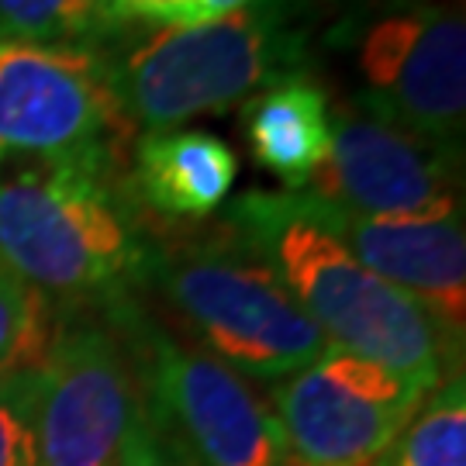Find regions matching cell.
<instances>
[{
    "label": "cell",
    "mask_w": 466,
    "mask_h": 466,
    "mask_svg": "<svg viewBox=\"0 0 466 466\" xmlns=\"http://www.w3.org/2000/svg\"><path fill=\"white\" fill-rule=\"evenodd\" d=\"M298 211L332 235L367 269L429 308L456 350L466 332V238L460 221H390L346 211L308 190L290 194Z\"/></svg>",
    "instance_id": "obj_11"
},
{
    "label": "cell",
    "mask_w": 466,
    "mask_h": 466,
    "mask_svg": "<svg viewBox=\"0 0 466 466\" xmlns=\"http://www.w3.org/2000/svg\"><path fill=\"white\" fill-rule=\"evenodd\" d=\"M117 466H198V463L187 456L184 446L173 435H167L152 421L146 404L135 394L128 429H125L121 450H117Z\"/></svg>",
    "instance_id": "obj_18"
},
{
    "label": "cell",
    "mask_w": 466,
    "mask_h": 466,
    "mask_svg": "<svg viewBox=\"0 0 466 466\" xmlns=\"http://www.w3.org/2000/svg\"><path fill=\"white\" fill-rule=\"evenodd\" d=\"M115 329L132 367L135 394L152 421L198 466H287L277 418L225 363L187 346L138 304L121 298L94 308Z\"/></svg>",
    "instance_id": "obj_5"
},
{
    "label": "cell",
    "mask_w": 466,
    "mask_h": 466,
    "mask_svg": "<svg viewBox=\"0 0 466 466\" xmlns=\"http://www.w3.org/2000/svg\"><path fill=\"white\" fill-rule=\"evenodd\" d=\"M200 7L204 0H104V15L115 32H121L125 25H200Z\"/></svg>",
    "instance_id": "obj_19"
},
{
    "label": "cell",
    "mask_w": 466,
    "mask_h": 466,
    "mask_svg": "<svg viewBox=\"0 0 466 466\" xmlns=\"http://www.w3.org/2000/svg\"><path fill=\"white\" fill-rule=\"evenodd\" d=\"M367 90L356 107L463 156L466 21L439 0H363L339 21Z\"/></svg>",
    "instance_id": "obj_6"
},
{
    "label": "cell",
    "mask_w": 466,
    "mask_h": 466,
    "mask_svg": "<svg viewBox=\"0 0 466 466\" xmlns=\"http://www.w3.org/2000/svg\"><path fill=\"white\" fill-rule=\"evenodd\" d=\"M0 466H46L38 439V370L0 377Z\"/></svg>",
    "instance_id": "obj_17"
},
{
    "label": "cell",
    "mask_w": 466,
    "mask_h": 466,
    "mask_svg": "<svg viewBox=\"0 0 466 466\" xmlns=\"http://www.w3.org/2000/svg\"><path fill=\"white\" fill-rule=\"evenodd\" d=\"M252 4H263V0H204L200 7V21H215V17L235 15V11H246Z\"/></svg>",
    "instance_id": "obj_20"
},
{
    "label": "cell",
    "mask_w": 466,
    "mask_h": 466,
    "mask_svg": "<svg viewBox=\"0 0 466 466\" xmlns=\"http://www.w3.org/2000/svg\"><path fill=\"white\" fill-rule=\"evenodd\" d=\"M429 398L398 370L329 350L273 383L287 466H377Z\"/></svg>",
    "instance_id": "obj_8"
},
{
    "label": "cell",
    "mask_w": 466,
    "mask_h": 466,
    "mask_svg": "<svg viewBox=\"0 0 466 466\" xmlns=\"http://www.w3.org/2000/svg\"><path fill=\"white\" fill-rule=\"evenodd\" d=\"M238 177L235 149L211 132L169 128L138 135L128 173V198L167 225H187L218 215Z\"/></svg>",
    "instance_id": "obj_12"
},
{
    "label": "cell",
    "mask_w": 466,
    "mask_h": 466,
    "mask_svg": "<svg viewBox=\"0 0 466 466\" xmlns=\"http://www.w3.org/2000/svg\"><path fill=\"white\" fill-rule=\"evenodd\" d=\"M56 329V308L7 267H0V377L42 363Z\"/></svg>",
    "instance_id": "obj_16"
},
{
    "label": "cell",
    "mask_w": 466,
    "mask_h": 466,
    "mask_svg": "<svg viewBox=\"0 0 466 466\" xmlns=\"http://www.w3.org/2000/svg\"><path fill=\"white\" fill-rule=\"evenodd\" d=\"M152 256L156 238L111 167L0 177V267L56 311L135 298Z\"/></svg>",
    "instance_id": "obj_2"
},
{
    "label": "cell",
    "mask_w": 466,
    "mask_h": 466,
    "mask_svg": "<svg viewBox=\"0 0 466 466\" xmlns=\"http://www.w3.org/2000/svg\"><path fill=\"white\" fill-rule=\"evenodd\" d=\"M242 135L252 159L290 194L308 190L332 142V107L315 76H294L242 104Z\"/></svg>",
    "instance_id": "obj_13"
},
{
    "label": "cell",
    "mask_w": 466,
    "mask_h": 466,
    "mask_svg": "<svg viewBox=\"0 0 466 466\" xmlns=\"http://www.w3.org/2000/svg\"><path fill=\"white\" fill-rule=\"evenodd\" d=\"M225 232L280 280L332 350L398 370L429 394L446 380L450 356L463 360L429 308L308 221L290 190L232 198L225 204Z\"/></svg>",
    "instance_id": "obj_1"
},
{
    "label": "cell",
    "mask_w": 466,
    "mask_h": 466,
    "mask_svg": "<svg viewBox=\"0 0 466 466\" xmlns=\"http://www.w3.org/2000/svg\"><path fill=\"white\" fill-rule=\"evenodd\" d=\"M308 194L390 221H460L463 156L346 104L332 111V142Z\"/></svg>",
    "instance_id": "obj_10"
},
{
    "label": "cell",
    "mask_w": 466,
    "mask_h": 466,
    "mask_svg": "<svg viewBox=\"0 0 466 466\" xmlns=\"http://www.w3.org/2000/svg\"><path fill=\"white\" fill-rule=\"evenodd\" d=\"M117 35L104 0H0V38L52 49H104Z\"/></svg>",
    "instance_id": "obj_15"
},
{
    "label": "cell",
    "mask_w": 466,
    "mask_h": 466,
    "mask_svg": "<svg viewBox=\"0 0 466 466\" xmlns=\"http://www.w3.org/2000/svg\"><path fill=\"white\" fill-rule=\"evenodd\" d=\"M180 318L198 350L249 380H287L332 350L280 280L232 235L221 242H156L142 290Z\"/></svg>",
    "instance_id": "obj_4"
},
{
    "label": "cell",
    "mask_w": 466,
    "mask_h": 466,
    "mask_svg": "<svg viewBox=\"0 0 466 466\" xmlns=\"http://www.w3.org/2000/svg\"><path fill=\"white\" fill-rule=\"evenodd\" d=\"M377 466H466V383L450 373Z\"/></svg>",
    "instance_id": "obj_14"
},
{
    "label": "cell",
    "mask_w": 466,
    "mask_h": 466,
    "mask_svg": "<svg viewBox=\"0 0 466 466\" xmlns=\"http://www.w3.org/2000/svg\"><path fill=\"white\" fill-rule=\"evenodd\" d=\"M117 111L146 132H169L198 115L242 107L294 76H311V28L294 0H263L246 11L159 28L125 56L104 49Z\"/></svg>",
    "instance_id": "obj_3"
},
{
    "label": "cell",
    "mask_w": 466,
    "mask_h": 466,
    "mask_svg": "<svg viewBox=\"0 0 466 466\" xmlns=\"http://www.w3.org/2000/svg\"><path fill=\"white\" fill-rule=\"evenodd\" d=\"M121 125L104 49L0 38V169L111 167Z\"/></svg>",
    "instance_id": "obj_7"
},
{
    "label": "cell",
    "mask_w": 466,
    "mask_h": 466,
    "mask_svg": "<svg viewBox=\"0 0 466 466\" xmlns=\"http://www.w3.org/2000/svg\"><path fill=\"white\" fill-rule=\"evenodd\" d=\"M38 439L46 466H117L135 380L115 329L94 308L56 311L38 363Z\"/></svg>",
    "instance_id": "obj_9"
}]
</instances>
